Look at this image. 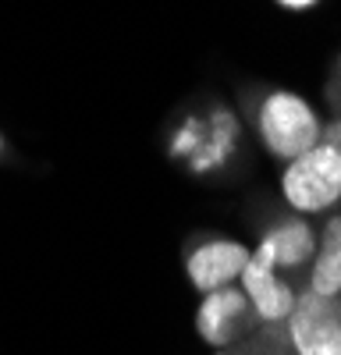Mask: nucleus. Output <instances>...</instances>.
I'll return each mask as SVG.
<instances>
[{
	"label": "nucleus",
	"mask_w": 341,
	"mask_h": 355,
	"mask_svg": "<svg viewBox=\"0 0 341 355\" xmlns=\"http://www.w3.org/2000/svg\"><path fill=\"white\" fill-rule=\"evenodd\" d=\"M245 114L260 146L281 164H292L324 142L320 114L292 89H256L245 96Z\"/></svg>",
	"instance_id": "1"
},
{
	"label": "nucleus",
	"mask_w": 341,
	"mask_h": 355,
	"mask_svg": "<svg viewBox=\"0 0 341 355\" xmlns=\"http://www.w3.org/2000/svg\"><path fill=\"white\" fill-rule=\"evenodd\" d=\"M281 196L299 217L327 214L341 202V153L331 142H320L292 164H284Z\"/></svg>",
	"instance_id": "2"
},
{
	"label": "nucleus",
	"mask_w": 341,
	"mask_h": 355,
	"mask_svg": "<svg viewBox=\"0 0 341 355\" xmlns=\"http://www.w3.org/2000/svg\"><path fill=\"white\" fill-rule=\"evenodd\" d=\"M277 277H284L295 291H306L313 259H317V227L299 214H281L260 227V239L252 249Z\"/></svg>",
	"instance_id": "3"
},
{
	"label": "nucleus",
	"mask_w": 341,
	"mask_h": 355,
	"mask_svg": "<svg viewBox=\"0 0 341 355\" xmlns=\"http://www.w3.org/2000/svg\"><path fill=\"white\" fill-rule=\"evenodd\" d=\"M256 327H260V316H256V309L249 302V295L242 291V284L207 291L203 299H199L195 331L210 348L235 352L256 334Z\"/></svg>",
	"instance_id": "4"
},
{
	"label": "nucleus",
	"mask_w": 341,
	"mask_h": 355,
	"mask_svg": "<svg viewBox=\"0 0 341 355\" xmlns=\"http://www.w3.org/2000/svg\"><path fill=\"white\" fill-rule=\"evenodd\" d=\"M238 146V125L227 110H210L207 117H189V121L175 132L170 153L189 160V167L195 174H210V171H224L235 157Z\"/></svg>",
	"instance_id": "5"
},
{
	"label": "nucleus",
	"mask_w": 341,
	"mask_h": 355,
	"mask_svg": "<svg viewBox=\"0 0 341 355\" xmlns=\"http://www.w3.org/2000/svg\"><path fill=\"white\" fill-rule=\"evenodd\" d=\"M249 256H252V249L242 245L238 239H227V234H195L185 245L189 284L199 295L217 291V288H231V284L242 281Z\"/></svg>",
	"instance_id": "6"
},
{
	"label": "nucleus",
	"mask_w": 341,
	"mask_h": 355,
	"mask_svg": "<svg viewBox=\"0 0 341 355\" xmlns=\"http://www.w3.org/2000/svg\"><path fill=\"white\" fill-rule=\"evenodd\" d=\"M288 334L295 355H341V295L324 299L299 291V302L288 316Z\"/></svg>",
	"instance_id": "7"
},
{
	"label": "nucleus",
	"mask_w": 341,
	"mask_h": 355,
	"mask_svg": "<svg viewBox=\"0 0 341 355\" xmlns=\"http://www.w3.org/2000/svg\"><path fill=\"white\" fill-rule=\"evenodd\" d=\"M242 291L249 295V302L256 309V316H260V323H288L295 302H299V291L277 277L270 266L263 259L249 256V266L242 270Z\"/></svg>",
	"instance_id": "8"
},
{
	"label": "nucleus",
	"mask_w": 341,
	"mask_h": 355,
	"mask_svg": "<svg viewBox=\"0 0 341 355\" xmlns=\"http://www.w3.org/2000/svg\"><path fill=\"white\" fill-rule=\"evenodd\" d=\"M306 291L324 299L341 295V214H331L317 227V259H313Z\"/></svg>",
	"instance_id": "9"
},
{
	"label": "nucleus",
	"mask_w": 341,
	"mask_h": 355,
	"mask_svg": "<svg viewBox=\"0 0 341 355\" xmlns=\"http://www.w3.org/2000/svg\"><path fill=\"white\" fill-rule=\"evenodd\" d=\"M324 142H331L334 150L341 153V117H334L331 125H324Z\"/></svg>",
	"instance_id": "10"
},
{
	"label": "nucleus",
	"mask_w": 341,
	"mask_h": 355,
	"mask_svg": "<svg viewBox=\"0 0 341 355\" xmlns=\"http://www.w3.org/2000/svg\"><path fill=\"white\" fill-rule=\"evenodd\" d=\"M281 8H288V11H309V8H317L320 0H277Z\"/></svg>",
	"instance_id": "11"
},
{
	"label": "nucleus",
	"mask_w": 341,
	"mask_h": 355,
	"mask_svg": "<svg viewBox=\"0 0 341 355\" xmlns=\"http://www.w3.org/2000/svg\"><path fill=\"white\" fill-rule=\"evenodd\" d=\"M8 153V139H4V132H0V157Z\"/></svg>",
	"instance_id": "12"
},
{
	"label": "nucleus",
	"mask_w": 341,
	"mask_h": 355,
	"mask_svg": "<svg viewBox=\"0 0 341 355\" xmlns=\"http://www.w3.org/2000/svg\"><path fill=\"white\" fill-rule=\"evenodd\" d=\"M213 355H242V352H213Z\"/></svg>",
	"instance_id": "13"
},
{
	"label": "nucleus",
	"mask_w": 341,
	"mask_h": 355,
	"mask_svg": "<svg viewBox=\"0 0 341 355\" xmlns=\"http://www.w3.org/2000/svg\"><path fill=\"white\" fill-rule=\"evenodd\" d=\"M338 75H341V57H338Z\"/></svg>",
	"instance_id": "14"
}]
</instances>
